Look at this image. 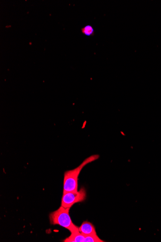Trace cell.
Listing matches in <instances>:
<instances>
[{
  "label": "cell",
  "instance_id": "7",
  "mask_svg": "<svg viewBox=\"0 0 161 242\" xmlns=\"http://www.w3.org/2000/svg\"><path fill=\"white\" fill-rule=\"evenodd\" d=\"M97 235H87L86 236L85 242H103Z\"/></svg>",
  "mask_w": 161,
  "mask_h": 242
},
{
  "label": "cell",
  "instance_id": "6",
  "mask_svg": "<svg viewBox=\"0 0 161 242\" xmlns=\"http://www.w3.org/2000/svg\"><path fill=\"white\" fill-rule=\"evenodd\" d=\"M82 33L87 36H93L95 35L94 29L90 25H87L81 29Z\"/></svg>",
  "mask_w": 161,
  "mask_h": 242
},
{
  "label": "cell",
  "instance_id": "4",
  "mask_svg": "<svg viewBox=\"0 0 161 242\" xmlns=\"http://www.w3.org/2000/svg\"><path fill=\"white\" fill-rule=\"evenodd\" d=\"M80 233L86 235H97L96 229L94 225L91 223L88 222H84L81 226L79 227Z\"/></svg>",
  "mask_w": 161,
  "mask_h": 242
},
{
  "label": "cell",
  "instance_id": "5",
  "mask_svg": "<svg viewBox=\"0 0 161 242\" xmlns=\"http://www.w3.org/2000/svg\"><path fill=\"white\" fill-rule=\"evenodd\" d=\"M86 235L80 233L79 231L71 233L70 236L64 240L65 242H85Z\"/></svg>",
  "mask_w": 161,
  "mask_h": 242
},
{
  "label": "cell",
  "instance_id": "3",
  "mask_svg": "<svg viewBox=\"0 0 161 242\" xmlns=\"http://www.w3.org/2000/svg\"><path fill=\"white\" fill-rule=\"evenodd\" d=\"M86 197V192L84 188H81L79 192L63 193L61 206L64 208H71L75 203L85 201Z\"/></svg>",
  "mask_w": 161,
  "mask_h": 242
},
{
  "label": "cell",
  "instance_id": "1",
  "mask_svg": "<svg viewBox=\"0 0 161 242\" xmlns=\"http://www.w3.org/2000/svg\"><path fill=\"white\" fill-rule=\"evenodd\" d=\"M100 155H93L86 158L79 166L72 170L66 171L64 173L63 193L78 192V177L86 165L97 160Z\"/></svg>",
  "mask_w": 161,
  "mask_h": 242
},
{
  "label": "cell",
  "instance_id": "2",
  "mask_svg": "<svg viewBox=\"0 0 161 242\" xmlns=\"http://www.w3.org/2000/svg\"><path fill=\"white\" fill-rule=\"evenodd\" d=\"M70 208H64L61 206L56 211L49 215L51 224L58 225L69 229L71 233L78 232L79 227L73 224L69 214Z\"/></svg>",
  "mask_w": 161,
  "mask_h": 242
}]
</instances>
